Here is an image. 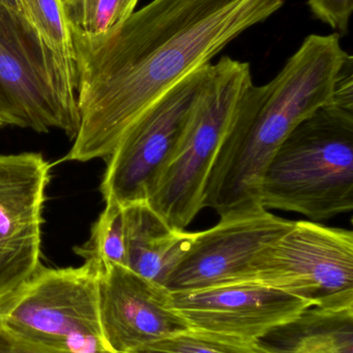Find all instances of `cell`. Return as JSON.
Returning <instances> with one entry per match:
<instances>
[{
    "label": "cell",
    "mask_w": 353,
    "mask_h": 353,
    "mask_svg": "<svg viewBox=\"0 0 353 353\" xmlns=\"http://www.w3.org/2000/svg\"><path fill=\"white\" fill-rule=\"evenodd\" d=\"M211 70V63L205 64L184 77L126 128L105 159L101 184L105 203L149 201L186 132Z\"/></svg>",
    "instance_id": "obj_8"
},
{
    "label": "cell",
    "mask_w": 353,
    "mask_h": 353,
    "mask_svg": "<svg viewBox=\"0 0 353 353\" xmlns=\"http://www.w3.org/2000/svg\"><path fill=\"white\" fill-rule=\"evenodd\" d=\"M265 208L228 214L213 228L191 232L190 244L170 274V292L252 282L258 253L292 225Z\"/></svg>",
    "instance_id": "obj_10"
},
{
    "label": "cell",
    "mask_w": 353,
    "mask_h": 353,
    "mask_svg": "<svg viewBox=\"0 0 353 353\" xmlns=\"http://www.w3.org/2000/svg\"><path fill=\"white\" fill-rule=\"evenodd\" d=\"M139 0H68L66 14L73 37L99 39L135 12Z\"/></svg>",
    "instance_id": "obj_17"
},
{
    "label": "cell",
    "mask_w": 353,
    "mask_h": 353,
    "mask_svg": "<svg viewBox=\"0 0 353 353\" xmlns=\"http://www.w3.org/2000/svg\"><path fill=\"white\" fill-rule=\"evenodd\" d=\"M75 253L97 272L110 265L126 268V224L124 205L106 201V207L91 228L90 239Z\"/></svg>",
    "instance_id": "obj_15"
},
{
    "label": "cell",
    "mask_w": 353,
    "mask_h": 353,
    "mask_svg": "<svg viewBox=\"0 0 353 353\" xmlns=\"http://www.w3.org/2000/svg\"><path fill=\"white\" fill-rule=\"evenodd\" d=\"M259 341L273 353H353V311L309 309Z\"/></svg>",
    "instance_id": "obj_14"
},
{
    "label": "cell",
    "mask_w": 353,
    "mask_h": 353,
    "mask_svg": "<svg viewBox=\"0 0 353 353\" xmlns=\"http://www.w3.org/2000/svg\"><path fill=\"white\" fill-rule=\"evenodd\" d=\"M0 353H62L27 343L0 327Z\"/></svg>",
    "instance_id": "obj_21"
},
{
    "label": "cell",
    "mask_w": 353,
    "mask_h": 353,
    "mask_svg": "<svg viewBox=\"0 0 353 353\" xmlns=\"http://www.w3.org/2000/svg\"><path fill=\"white\" fill-rule=\"evenodd\" d=\"M0 327L44 350L62 353H110L102 337L99 272L41 267L8 305Z\"/></svg>",
    "instance_id": "obj_6"
},
{
    "label": "cell",
    "mask_w": 353,
    "mask_h": 353,
    "mask_svg": "<svg viewBox=\"0 0 353 353\" xmlns=\"http://www.w3.org/2000/svg\"><path fill=\"white\" fill-rule=\"evenodd\" d=\"M171 302L190 329L246 340L263 339L312 309L308 301L258 282L171 292Z\"/></svg>",
    "instance_id": "obj_11"
},
{
    "label": "cell",
    "mask_w": 353,
    "mask_h": 353,
    "mask_svg": "<svg viewBox=\"0 0 353 353\" xmlns=\"http://www.w3.org/2000/svg\"><path fill=\"white\" fill-rule=\"evenodd\" d=\"M2 125H3V124H2V122L0 121V128H1Z\"/></svg>",
    "instance_id": "obj_22"
},
{
    "label": "cell",
    "mask_w": 353,
    "mask_h": 353,
    "mask_svg": "<svg viewBox=\"0 0 353 353\" xmlns=\"http://www.w3.org/2000/svg\"><path fill=\"white\" fill-rule=\"evenodd\" d=\"M332 105L353 112V59L352 56L346 60L340 70L334 87Z\"/></svg>",
    "instance_id": "obj_20"
},
{
    "label": "cell",
    "mask_w": 353,
    "mask_h": 353,
    "mask_svg": "<svg viewBox=\"0 0 353 353\" xmlns=\"http://www.w3.org/2000/svg\"><path fill=\"white\" fill-rule=\"evenodd\" d=\"M68 1V0H64V2Z\"/></svg>",
    "instance_id": "obj_23"
},
{
    "label": "cell",
    "mask_w": 353,
    "mask_h": 353,
    "mask_svg": "<svg viewBox=\"0 0 353 353\" xmlns=\"http://www.w3.org/2000/svg\"><path fill=\"white\" fill-rule=\"evenodd\" d=\"M284 3L153 0L104 37H73L81 124L66 159H105L164 93Z\"/></svg>",
    "instance_id": "obj_1"
},
{
    "label": "cell",
    "mask_w": 353,
    "mask_h": 353,
    "mask_svg": "<svg viewBox=\"0 0 353 353\" xmlns=\"http://www.w3.org/2000/svg\"><path fill=\"white\" fill-rule=\"evenodd\" d=\"M0 121L37 132L80 128L76 74L58 62L23 14L0 2Z\"/></svg>",
    "instance_id": "obj_5"
},
{
    "label": "cell",
    "mask_w": 353,
    "mask_h": 353,
    "mask_svg": "<svg viewBox=\"0 0 353 353\" xmlns=\"http://www.w3.org/2000/svg\"><path fill=\"white\" fill-rule=\"evenodd\" d=\"M126 268L165 286L190 244L191 232L171 228L147 201L124 205Z\"/></svg>",
    "instance_id": "obj_13"
},
{
    "label": "cell",
    "mask_w": 353,
    "mask_h": 353,
    "mask_svg": "<svg viewBox=\"0 0 353 353\" xmlns=\"http://www.w3.org/2000/svg\"><path fill=\"white\" fill-rule=\"evenodd\" d=\"M311 12L319 20L341 33H347L353 0H308Z\"/></svg>",
    "instance_id": "obj_19"
},
{
    "label": "cell",
    "mask_w": 353,
    "mask_h": 353,
    "mask_svg": "<svg viewBox=\"0 0 353 353\" xmlns=\"http://www.w3.org/2000/svg\"><path fill=\"white\" fill-rule=\"evenodd\" d=\"M102 337L110 353H130L190 329L172 308L171 292L128 268L99 272Z\"/></svg>",
    "instance_id": "obj_12"
},
{
    "label": "cell",
    "mask_w": 353,
    "mask_h": 353,
    "mask_svg": "<svg viewBox=\"0 0 353 353\" xmlns=\"http://www.w3.org/2000/svg\"><path fill=\"white\" fill-rule=\"evenodd\" d=\"M20 1L27 20L32 25L44 45L62 66L76 74L74 41L64 0Z\"/></svg>",
    "instance_id": "obj_16"
},
{
    "label": "cell",
    "mask_w": 353,
    "mask_h": 353,
    "mask_svg": "<svg viewBox=\"0 0 353 353\" xmlns=\"http://www.w3.org/2000/svg\"><path fill=\"white\" fill-rule=\"evenodd\" d=\"M252 83L248 62L225 56L211 64L186 132L147 201L171 228L186 230L204 209L211 168Z\"/></svg>",
    "instance_id": "obj_4"
},
{
    "label": "cell",
    "mask_w": 353,
    "mask_h": 353,
    "mask_svg": "<svg viewBox=\"0 0 353 353\" xmlns=\"http://www.w3.org/2000/svg\"><path fill=\"white\" fill-rule=\"evenodd\" d=\"M50 163L39 153L0 155V316L41 265Z\"/></svg>",
    "instance_id": "obj_9"
},
{
    "label": "cell",
    "mask_w": 353,
    "mask_h": 353,
    "mask_svg": "<svg viewBox=\"0 0 353 353\" xmlns=\"http://www.w3.org/2000/svg\"><path fill=\"white\" fill-rule=\"evenodd\" d=\"M348 57L339 33L311 34L271 82L247 88L211 168L204 208L222 217L263 207L265 168L300 122L331 103Z\"/></svg>",
    "instance_id": "obj_2"
},
{
    "label": "cell",
    "mask_w": 353,
    "mask_h": 353,
    "mask_svg": "<svg viewBox=\"0 0 353 353\" xmlns=\"http://www.w3.org/2000/svg\"><path fill=\"white\" fill-rule=\"evenodd\" d=\"M252 282L308 301L316 310L353 311V232L294 221L255 257Z\"/></svg>",
    "instance_id": "obj_7"
},
{
    "label": "cell",
    "mask_w": 353,
    "mask_h": 353,
    "mask_svg": "<svg viewBox=\"0 0 353 353\" xmlns=\"http://www.w3.org/2000/svg\"><path fill=\"white\" fill-rule=\"evenodd\" d=\"M260 205L313 221L353 210V112L327 103L300 122L261 179Z\"/></svg>",
    "instance_id": "obj_3"
},
{
    "label": "cell",
    "mask_w": 353,
    "mask_h": 353,
    "mask_svg": "<svg viewBox=\"0 0 353 353\" xmlns=\"http://www.w3.org/2000/svg\"><path fill=\"white\" fill-rule=\"evenodd\" d=\"M130 353H273L259 340L189 329Z\"/></svg>",
    "instance_id": "obj_18"
}]
</instances>
